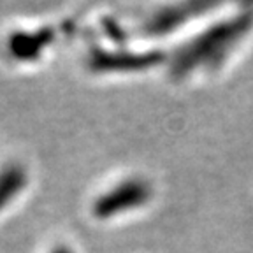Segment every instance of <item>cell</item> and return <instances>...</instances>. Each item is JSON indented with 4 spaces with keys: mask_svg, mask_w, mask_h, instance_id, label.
<instances>
[{
    "mask_svg": "<svg viewBox=\"0 0 253 253\" xmlns=\"http://www.w3.org/2000/svg\"><path fill=\"white\" fill-rule=\"evenodd\" d=\"M253 25V12H241L230 20L214 25L208 32L195 37L179 51L174 62V72L178 76H188L195 69H213L234 51V47L241 42Z\"/></svg>",
    "mask_w": 253,
    "mask_h": 253,
    "instance_id": "6da1fadb",
    "label": "cell"
},
{
    "mask_svg": "<svg viewBox=\"0 0 253 253\" xmlns=\"http://www.w3.org/2000/svg\"><path fill=\"white\" fill-rule=\"evenodd\" d=\"M148 197H150V188L146 183L132 179V181H125L123 185L116 186V188L109 190L106 195H102V199L97 201V204L93 206V211L100 218L113 216L123 210H130V208L142 204Z\"/></svg>",
    "mask_w": 253,
    "mask_h": 253,
    "instance_id": "7a4b0ae2",
    "label": "cell"
},
{
    "mask_svg": "<svg viewBox=\"0 0 253 253\" xmlns=\"http://www.w3.org/2000/svg\"><path fill=\"white\" fill-rule=\"evenodd\" d=\"M23 185V174L20 169H9L0 176V208L7 204L9 199Z\"/></svg>",
    "mask_w": 253,
    "mask_h": 253,
    "instance_id": "3957f363",
    "label": "cell"
}]
</instances>
